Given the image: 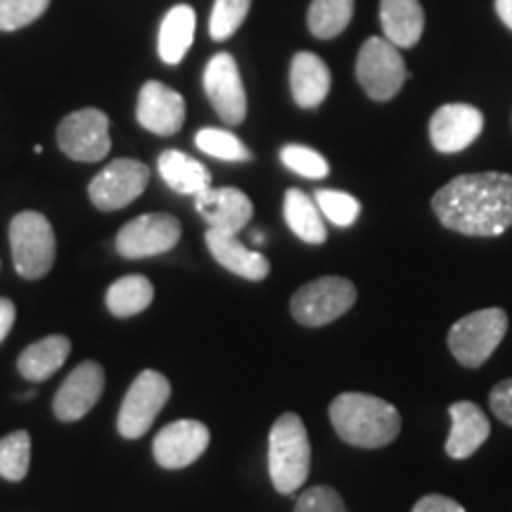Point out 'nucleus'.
I'll use <instances>...</instances> for the list:
<instances>
[{"instance_id": "nucleus-37", "label": "nucleus", "mask_w": 512, "mask_h": 512, "mask_svg": "<svg viewBox=\"0 0 512 512\" xmlns=\"http://www.w3.org/2000/svg\"><path fill=\"white\" fill-rule=\"evenodd\" d=\"M15 318H17L15 304H12L10 299L0 297V342L10 335L12 325H15Z\"/></svg>"}, {"instance_id": "nucleus-1", "label": "nucleus", "mask_w": 512, "mask_h": 512, "mask_svg": "<svg viewBox=\"0 0 512 512\" xmlns=\"http://www.w3.org/2000/svg\"><path fill=\"white\" fill-rule=\"evenodd\" d=\"M448 230L472 238H498L512 228V176L498 171L456 176L432 197Z\"/></svg>"}, {"instance_id": "nucleus-23", "label": "nucleus", "mask_w": 512, "mask_h": 512, "mask_svg": "<svg viewBox=\"0 0 512 512\" xmlns=\"http://www.w3.org/2000/svg\"><path fill=\"white\" fill-rule=\"evenodd\" d=\"M283 211L287 226L306 245H323L328 240V228L323 223V214H320L316 200L311 195H306L304 190H287Z\"/></svg>"}, {"instance_id": "nucleus-27", "label": "nucleus", "mask_w": 512, "mask_h": 512, "mask_svg": "<svg viewBox=\"0 0 512 512\" xmlns=\"http://www.w3.org/2000/svg\"><path fill=\"white\" fill-rule=\"evenodd\" d=\"M351 17H354V0H313L309 29L316 38L330 41L349 27Z\"/></svg>"}, {"instance_id": "nucleus-30", "label": "nucleus", "mask_w": 512, "mask_h": 512, "mask_svg": "<svg viewBox=\"0 0 512 512\" xmlns=\"http://www.w3.org/2000/svg\"><path fill=\"white\" fill-rule=\"evenodd\" d=\"M313 200H316L320 214L339 228L354 226L358 214H361V202H358L354 195H349V192L318 190L316 195H313Z\"/></svg>"}, {"instance_id": "nucleus-36", "label": "nucleus", "mask_w": 512, "mask_h": 512, "mask_svg": "<svg viewBox=\"0 0 512 512\" xmlns=\"http://www.w3.org/2000/svg\"><path fill=\"white\" fill-rule=\"evenodd\" d=\"M411 512H465V508L453 501V498L441 496V494H430V496H422L420 501L413 505Z\"/></svg>"}, {"instance_id": "nucleus-25", "label": "nucleus", "mask_w": 512, "mask_h": 512, "mask_svg": "<svg viewBox=\"0 0 512 512\" xmlns=\"http://www.w3.org/2000/svg\"><path fill=\"white\" fill-rule=\"evenodd\" d=\"M159 176L171 190L181 192V195H197L211 185V174L204 164L197 162L178 150H166L159 157Z\"/></svg>"}, {"instance_id": "nucleus-14", "label": "nucleus", "mask_w": 512, "mask_h": 512, "mask_svg": "<svg viewBox=\"0 0 512 512\" xmlns=\"http://www.w3.org/2000/svg\"><path fill=\"white\" fill-rule=\"evenodd\" d=\"M102 389H105V370H102L100 363H79V366L67 375V380L62 382L60 392L55 394V418L62 422L81 420L83 415L91 413L95 403L100 401Z\"/></svg>"}, {"instance_id": "nucleus-28", "label": "nucleus", "mask_w": 512, "mask_h": 512, "mask_svg": "<svg viewBox=\"0 0 512 512\" xmlns=\"http://www.w3.org/2000/svg\"><path fill=\"white\" fill-rule=\"evenodd\" d=\"M31 465L29 432L17 430L0 439V477L8 482H22Z\"/></svg>"}, {"instance_id": "nucleus-38", "label": "nucleus", "mask_w": 512, "mask_h": 512, "mask_svg": "<svg viewBox=\"0 0 512 512\" xmlns=\"http://www.w3.org/2000/svg\"><path fill=\"white\" fill-rule=\"evenodd\" d=\"M496 12L505 27L512 31V0H496Z\"/></svg>"}, {"instance_id": "nucleus-10", "label": "nucleus", "mask_w": 512, "mask_h": 512, "mask_svg": "<svg viewBox=\"0 0 512 512\" xmlns=\"http://www.w3.org/2000/svg\"><path fill=\"white\" fill-rule=\"evenodd\" d=\"M150 183V169L138 159H117L100 171L88 185V197L100 211L128 207L143 195Z\"/></svg>"}, {"instance_id": "nucleus-34", "label": "nucleus", "mask_w": 512, "mask_h": 512, "mask_svg": "<svg viewBox=\"0 0 512 512\" xmlns=\"http://www.w3.org/2000/svg\"><path fill=\"white\" fill-rule=\"evenodd\" d=\"M294 512H347V505L332 486H311L297 498Z\"/></svg>"}, {"instance_id": "nucleus-32", "label": "nucleus", "mask_w": 512, "mask_h": 512, "mask_svg": "<svg viewBox=\"0 0 512 512\" xmlns=\"http://www.w3.org/2000/svg\"><path fill=\"white\" fill-rule=\"evenodd\" d=\"M280 159H283V164L290 171H294V174L311 178V181H318V178H325L330 174L328 159L306 145H285L280 150Z\"/></svg>"}, {"instance_id": "nucleus-2", "label": "nucleus", "mask_w": 512, "mask_h": 512, "mask_svg": "<svg viewBox=\"0 0 512 512\" xmlns=\"http://www.w3.org/2000/svg\"><path fill=\"white\" fill-rule=\"evenodd\" d=\"M337 437L358 448L389 446L401 432V415L389 401L361 392L339 394L330 403Z\"/></svg>"}, {"instance_id": "nucleus-17", "label": "nucleus", "mask_w": 512, "mask_h": 512, "mask_svg": "<svg viewBox=\"0 0 512 512\" xmlns=\"http://www.w3.org/2000/svg\"><path fill=\"white\" fill-rule=\"evenodd\" d=\"M195 209L209 223V228L221 233L238 235L252 221V200L238 188H204L195 195Z\"/></svg>"}, {"instance_id": "nucleus-13", "label": "nucleus", "mask_w": 512, "mask_h": 512, "mask_svg": "<svg viewBox=\"0 0 512 512\" xmlns=\"http://www.w3.org/2000/svg\"><path fill=\"white\" fill-rule=\"evenodd\" d=\"M209 427L200 420H176L155 437L152 453L164 470H183L209 448Z\"/></svg>"}, {"instance_id": "nucleus-29", "label": "nucleus", "mask_w": 512, "mask_h": 512, "mask_svg": "<svg viewBox=\"0 0 512 512\" xmlns=\"http://www.w3.org/2000/svg\"><path fill=\"white\" fill-rule=\"evenodd\" d=\"M195 145L209 157L223 159V162H249L252 159L247 145L226 128H202V131H197Z\"/></svg>"}, {"instance_id": "nucleus-6", "label": "nucleus", "mask_w": 512, "mask_h": 512, "mask_svg": "<svg viewBox=\"0 0 512 512\" xmlns=\"http://www.w3.org/2000/svg\"><path fill=\"white\" fill-rule=\"evenodd\" d=\"M356 285L339 275L311 280L292 294L290 311L304 328H323L356 304Z\"/></svg>"}, {"instance_id": "nucleus-12", "label": "nucleus", "mask_w": 512, "mask_h": 512, "mask_svg": "<svg viewBox=\"0 0 512 512\" xmlns=\"http://www.w3.org/2000/svg\"><path fill=\"white\" fill-rule=\"evenodd\" d=\"M204 91L223 124L238 126L245 121L247 93L233 55L219 53L211 57L204 69Z\"/></svg>"}, {"instance_id": "nucleus-18", "label": "nucleus", "mask_w": 512, "mask_h": 512, "mask_svg": "<svg viewBox=\"0 0 512 512\" xmlns=\"http://www.w3.org/2000/svg\"><path fill=\"white\" fill-rule=\"evenodd\" d=\"M451 432L446 439V453L453 460H465L484 446L491 434V422L482 408L472 401H456L448 406Z\"/></svg>"}, {"instance_id": "nucleus-31", "label": "nucleus", "mask_w": 512, "mask_h": 512, "mask_svg": "<svg viewBox=\"0 0 512 512\" xmlns=\"http://www.w3.org/2000/svg\"><path fill=\"white\" fill-rule=\"evenodd\" d=\"M252 0H216L209 17V34L214 41H226L242 27Z\"/></svg>"}, {"instance_id": "nucleus-24", "label": "nucleus", "mask_w": 512, "mask_h": 512, "mask_svg": "<svg viewBox=\"0 0 512 512\" xmlns=\"http://www.w3.org/2000/svg\"><path fill=\"white\" fill-rule=\"evenodd\" d=\"M195 10L190 5H176L166 12L162 27H159V41L157 50L162 62L166 64H178L188 53L192 46V38H195Z\"/></svg>"}, {"instance_id": "nucleus-22", "label": "nucleus", "mask_w": 512, "mask_h": 512, "mask_svg": "<svg viewBox=\"0 0 512 512\" xmlns=\"http://www.w3.org/2000/svg\"><path fill=\"white\" fill-rule=\"evenodd\" d=\"M72 351V342L64 335H50L29 344L17 358V370L24 380L43 382L53 377L64 366Z\"/></svg>"}, {"instance_id": "nucleus-15", "label": "nucleus", "mask_w": 512, "mask_h": 512, "mask_svg": "<svg viewBox=\"0 0 512 512\" xmlns=\"http://www.w3.org/2000/svg\"><path fill=\"white\" fill-rule=\"evenodd\" d=\"M484 131V114L472 105L453 102L439 107L430 119V140L444 155L463 152Z\"/></svg>"}, {"instance_id": "nucleus-8", "label": "nucleus", "mask_w": 512, "mask_h": 512, "mask_svg": "<svg viewBox=\"0 0 512 512\" xmlns=\"http://www.w3.org/2000/svg\"><path fill=\"white\" fill-rule=\"evenodd\" d=\"M171 399V382L157 370H143L124 396L117 427L124 439H140Z\"/></svg>"}, {"instance_id": "nucleus-19", "label": "nucleus", "mask_w": 512, "mask_h": 512, "mask_svg": "<svg viewBox=\"0 0 512 512\" xmlns=\"http://www.w3.org/2000/svg\"><path fill=\"white\" fill-rule=\"evenodd\" d=\"M204 242H207L211 256H214L226 271L240 275V278L259 283V280H266L268 273H271V264H268L266 256L256 252V249L242 245L235 235L209 228L207 235H204Z\"/></svg>"}, {"instance_id": "nucleus-3", "label": "nucleus", "mask_w": 512, "mask_h": 512, "mask_svg": "<svg viewBox=\"0 0 512 512\" xmlns=\"http://www.w3.org/2000/svg\"><path fill=\"white\" fill-rule=\"evenodd\" d=\"M311 470V441L297 413H283L268 434V475L275 491L290 496L299 491Z\"/></svg>"}, {"instance_id": "nucleus-35", "label": "nucleus", "mask_w": 512, "mask_h": 512, "mask_svg": "<svg viewBox=\"0 0 512 512\" xmlns=\"http://www.w3.org/2000/svg\"><path fill=\"white\" fill-rule=\"evenodd\" d=\"M489 403L491 411L501 422L512 427V380H503L498 382L489 394Z\"/></svg>"}, {"instance_id": "nucleus-33", "label": "nucleus", "mask_w": 512, "mask_h": 512, "mask_svg": "<svg viewBox=\"0 0 512 512\" xmlns=\"http://www.w3.org/2000/svg\"><path fill=\"white\" fill-rule=\"evenodd\" d=\"M50 0H0V31H17L34 24Z\"/></svg>"}, {"instance_id": "nucleus-7", "label": "nucleus", "mask_w": 512, "mask_h": 512, "mask_svg": "<svg viewBox=\"0 0 512 512\" xmlns=\"http://www.w3.org/2000/svg\"><path fill=\"white\" fill-rule=\"evenodd\" d=\"M356 76L370 100L387 102L399 95L408 79V69L394 43H389L384 36H373L363 43L358 53Z\"/></svg>"}, {"instance_id": "nucleus-4", "label": "nucleus", "mask_w": 512, "mask_h": 512, "mask_svg": "<svg viewBox=\"0 0 512 512\" xmlns=\"http://www.w3.org/2000/svg\"><path fill=\"white\" fill-rule=\"evenodd\" d=\"M10 249L24 280H41L55 264V230L38 211H22L10 223Z\"/></svg>"}, {"instance_id": "nucleus-5", "label": "nucleus", "mask_w": 512, "mask_h": 512, "mask_svg": "<svg viewBox=\"0 0 512 512\" xmlns=\"http://www.w3.org/2000/svg\"><path fill=\"white\" fill-rule=\"evenodd\" d=\"M508 332V313L503 309H482L460 318L448 330V349L465 368H479L503 342Z\"/></svg>"}, {"instance_id": "nucleus-20", "label": "nucleus", "mask_w": 512, "mask_h": 512, "mask_svg": "<svg viewBox=\"0 0 512 512\" xmlns=\"http://www.w3.org/2000/svg\"><path fill=\"white\" fill-rule=\"evenodd\" d=\"M328 64L313 53H297L290 67L292 98L302 110H316L330 93Z\"/></svg>"}, {"instance_id": "nucleus-9", "label": "nucleus", "mask_w": 512, "mask_h": 512, "mask_svg": "<svg viewBox=\"0 0 512 512\" xmlns=\"http://www.w3.org/2000/svg\"><path fill=\"white\" fill-rule=\"evenodd\" d=\"M57 145L74 162H100L112 150L110 119L93 107L67 114L57 128Z\"/></svg>"}, {"instance_id": "nucleus-26", "label": "nucleus", "mask_w": 512, "mask_h": 512, "mask_svg": "<svg viewBox=\"0 0 512 512\" xmlns=\"http://www.w3.org/2000/svg\"><path fill=\"white\" fill-rule=\"evenodd\" d=\"M155 299V287L145 275H124L107 290V309L117 318H131L143 313Z\"/></svg>"}, {"instance_id": "nucleus-11", "label": "nucleus", "mask_w": 512, "mask_h": 512, "mask_svg": "<svg viewBox=\"0 0 512 512\" xmlns=\"http://www.w3.org/2000/svg\"><path fill=\"white\" fill-rule=\"evenodd\" d=\"M181 240V221L171 214H143L119 230L117 252L124 259H147L171 252Z\"/></svg>"}, {"instance_id": "nucleus-21", "label": "nucleus", "mask_w": 512, "mask_h": 512, "mask_svg": "<svg viewBox=\"0 0 512 512\" xmlns=\"http://www.w3.org/2000/svg\"><path fill=\"white\" fill-rule=\"evenodd\" d=\"M382 34L396 48H413L425 31V10L420 0H382Z\"/></svg>"}, {"instance_id": "nucleus-16", "label": "nucleus", "mask_w": 512, "mask_h": 512, "mask_svg": "<svg viewBox=\"0 0 512 512\" xmlns=\"http://www.w3.org/2000/svg\"><path fill=\"white\" fill-rule=\"evenodd\" d=\"M136 117L138 124L155 136H174L185 121L183 95L162 81H147L140 88Z\"/></svg>"}]
</instances>
